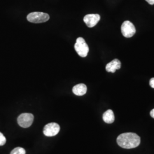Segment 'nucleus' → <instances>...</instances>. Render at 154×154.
I'll list each match as a JSON object with an SVG mask.
<instances>
[{
  "instance_id": "4",
  "label": "nucleus",
  "mask_w": 154,
  "mask_h": 154,
  "mask_svg": "<svg viewBox=\"0 0 154 154\" xmlns=\"http://www.w3.org/2000/svg\"><path fill=\"white\" fill-rule=\"evenodd\" d=\"M121 32L123 35L126 38H130L136 33V29L132 22L126 21L122 23Z\"/></svg>"
},
{
  "instance_id": "5",
  "label": "nucleus",
  "mask_w": 154,
  "mask_h": 154,
  "mask_svg": "<svg viewBox=\"0 0 154 154\" xmlns=\"http://www.w3.org/2000/svg\"><path fill=\"white\" fill-rule=\"evenodd\" d=\"M34 121V116L30 113H23L17 118L19 126L23 128H28L30 126Z\"/></svg>"
},
{
  "instance_id": "15",
  "label": "nucleus",
  "mask_w": 154,
  "mask_h": 154,
  "mask_svg": "<svg viewBox=\"0 0 154 154\" xmlns=\"http://www.w3.org/2000/svg\"><path fill=\"white\" fill-rule=\"evenodd\" d=\"M150 116H151L152 118H154V109L151 111V112H150Z\"/></svg>"
},
{
  "instance_id": "13",
  "label": "nucleus",
  "mask_w": 154,
  "mask_h": 154,
  "mask_svg": "<svg viewBox=\"0 0 154 154\" xmlns=\"http://www.w3.org/2000/svg\"><path fill=\"white\" fill-rule=\"evenodd\" d=\"M149 85L152 88H154V78H152L149 81Z\"/></svg>"
},
{
  "instance_id": "12",
  "label": "nucleus",
  "mask_w": 154,
  "mask_h": 154,
  "mask_svg": "<svg viewBox=\"0 0 154 154\" xmlns=\"http://www.w3.org/2000/svg\"><path fill=\"white\" fill-rule=\"evenodd\" d=\"M6 139L2 133L0 132V146H4L6 143Z\"/></svg>"
},
{
  "instance_id": "2",
  "label": "nucleus",
  "mask_w": 154,
  "mask_h": 154,
  "mask_svg": "<svg viewBox=\"0 0 154 154\" xmlns=\"http://www.w3.org/2000/svg\"><path fill=\"white\" fill-rule=\"evenodd\" d=\"M49 15L43 12H32L29 14L27 16L28 21L38 23L46 22L49 20Z\"/></svg>"
},
{
  "instance_id": "9",
  "label": "nucleus",
  "mask_w": 154,
  "mask_h": 154,
  "mask_svg": "<svg viewBox=\"0 0 154 154\" xmlns=\"http://www.w3.org/2000/svg\"><path fill=\"white\" fill-rule=\"evenodd\" d=\"M72 92L78 96H82L87 92V86L83 83L78 84L72 88Z\"/></svg>"
},
{
  "instance_id": "11",
  "label": "nucleus",
  "mask_w": 154,
  "mask_h": 154,
  "mask_svg": "<svg viewBox=\"0 0 154 154\" xmlns=\"http://www.w3.org/2000/svg\"><path fill=\"white\" fill-rule=\"evenodd\" d=\"M11 154H26V151L22 147H16L11 151Z\"/></svg>"
},
{
  "instance_id": "1",
  "label": "nucleus",
  "mask_w": 154,
  "mask_h": 154,
  "mask_svg": "<svg viewBox=\"0 0 154 154\" xmlns=\"http://www.w3.org/2000/svg\"><path fill=\"white\" fill-rule=\"evenodd\" d=\"M116 142L123 149H134L140 144V138L135 133L126 132L119 135Z\"/></svg>"
},
{
  "instance_id": "3",
  "label": "nucleus",
  "mask_w": 154,
  "mask_h": 154,
  "mask_svg": "<svg viewBox=\"0 0 154 154\" xmlns=\"http://www.w3.org/2000/svg\"><path fill=\"white\" fill-rule=\"evenodd\" d=\"M74 49L78 54L81 57H86L88 54L89 48L85 39L82 37L77 39L76 42L74 45Z\"/></svg>"
},
{
  "instance_id": "7",
  "label": "nucleus",
  "mask_w": 154,
  "mask_h": 154,
  "mask_svg": "<svg viewBox=\"0 0 154 154\" xmlns=\"http://www.w3.org/2000/svg\"><path fill=\"white\" fill-rule=\"evenodd\" d=\"M100 17L98 14H87L83 18V21L88 28L95 26L99 21Z\"/></svg>"
},
{
  "instance_id": "14",
  "label": "nucleus",
  "mask_w": 154,
  "mask_h": 154,
  "mask_svg": "<svg viewBox=\"0 0 154 154\" xmlns=\"http://www.w3.org/2000/svg\"><path fill=\"white\" fill-rule=\"evenodd\" d=\"M149 4L150 5H154V0H146Z\"/></svg>"
},
{
  "instance_id": "8",
  "label": "nucleus",
  "mask_w": 154,
  "mask_h": 154,
  "mask_svg": "<svg viewBox=\"0 0 154 154\" xmlns=\"http://www.w3.org/2000/svg\"><path fill=\"white\" fill-rule=\"evenodd\" d=\"M121 67V63L118 59H114L107 64L106 66V70L107 72H115L116 70L120 69Z\"/></svg>"
},
{
  "instance_id": "6",
  "label": "nucleus",
  "mask_w": 154,
  "mask_h": 154,
  "mask_svg": "<svg viewBox=\"0 0 154 154\" xmlns=\"http://www.w3.org/2000/svg\"><path fill=\"white\" fill-rule=\"evenodd\" d=\"M60 130V126L56 123H50L44 128V134L46 137H54L58 134Z\"/></svg>"
},
{
  "instance_id": "10",
  "label": "nucleus",
  "mask_w": 154,
  "mask_h": 154,
  "mask_svg": "<svg viewBox=\"0 0 154 154\" xmlns=\"http://www.w3.org/2000/svg\"><path fill=\"white\" fill-rule=\"evenodd\" d=\"M103 119L106 123L111 124L115 120V116L114 112L111 110H107L103 115Z\"/></svg>"
}]
</instances>
